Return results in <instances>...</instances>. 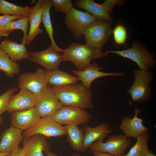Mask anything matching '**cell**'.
<instances>
[{"label": "cell", "instance_id": "f546056e", "mask_svg": "<svg viewBox=\"0 0 156 156\" xmlns=\"http://www.w3.org/2000/svg\"><path fill=\"white\" fill-rule=\"evenodd\" d=\"M113 32L115 42L118 45L125 44L127 38L125 27L121 24H118L114 28Z\"/></svg>", "mask_w": 156, "mask_h": 156}, {"label": "cell", "instance_id": "277c9868", "mask_svg": "<svg viewBox=\"0 0 156 156\" xmlns=\"http://www.w3.org/2000/svg\"><path fill=\"white\" fill-rule=\"evenodd\" d=\"M105 53L107 55L112 53L131 59L137 64L140 70H150L156 64L153 55L143 45L136 42L129 48L120 51L109 50Z\"/></svg>", "mask_w": 156, "mask_h": 156}, {"label": "cell", "instance_id": "9c48e42d", "mask_svg": "<svg viewBox=\"0 0 156 156\" xmlns=\"http://www.w3.org/2000/svg\"><path fill=\"white\" fill-rule=\"evenodd\" d=\"M124 1L107 0L101 4L97 3L92 0H77L76 6L84 9L94 16L98 20L111 22L112 19L110 14L115 6L122 4Z\"/></svg>", "mask_w": 156, "mask_h": 156}, {"label": "cell", "instance_id": "60d3db41", "mask_svg": "<svg viewBox=\"0 0 156 156\" xmlns=\"http://www.w3.org/2000/svg\"><path fill=\"white\" fill-rule=\"evenodd\" d=\"M3 122V118L1 116V115H0V126L2 124Z\"/></svg>", "mask_w": 156, "mask_h": 156}, {"label": "cell", "instance_id": "7bdbcfd3", "mask_svg": "<svg viewBox=\"0 0 156 156\" xmlns=\"http://www.w3.org/2000/svg\"><path fill=\"white\" fill-rule=\"evenodd\" d=\"M36 0H32L31 1V4H34V3H35L36 2Z\"/></svg>", "mask_w": 156, "mask_h": 156}, {"label": "cell", "instance_id": "3957f363", "mask_svg": "<svg viewBox=\"0 0 156 156\" xmlns=\"http://www.w3.org/2000/svg\"><path fill=\"white\" fill-rule=\"evenodd\" d=\"M132 74L134 77V81L126 94L130 95L133 102L146 101L152 95L150 84L153 78V72L138 69L134 70Z\"/></svg>", "mask_w": 156, "mask_h": 156}, {"label": "cell", "instance_id": "4316f807", "mask_svg": "<svg viewBox=\"0 0 156 156\" xmlns=\"http://www.w3.org/2000/svg\"><path fill=\"white\" fill-rule=\"evenodd\" d=\"M0 71L11 78L18 74L20 71L19 65L12 61L1 49H0Z\"/></svg>", "mask_w": 156, "mask_h": 156}, {"label": "cell", "instance_id": "1f68e13d", "mask_svg": "<svg viewBox=\"0 0 156 156\" xmlns=\"http://www.w3.org/2000/svg\"><path fill=\"white\" fill-rule=\"evenodd\" d=\"M18 88V87H14L10 88L0 95V115L6 111L10 98Z\"/></svg>", "mask_w": 156, "mask_h": 156}, {"label": "cell", "instance_id": "8d00e7d4", "mask_svg": "<svg viewBox=\"0 0 156 156\" xmlns=\"http://www.w3.org/2000/svg\"><path fill=\"white\" fill-rule=\"evenodd\" d=\"M10 33L0 29V37H8Z\"/></svg>", "mask_w": 156, "mask_h": 156}, {"label": "cell", "instance_id": "836d02e7", "mask_svg": "<svg viewBox=\"0 0 156 156\" xmlns=\"http://www.w3.org/2000/svg\"><path fill=\"white\" fill-rule=\"evenodd\" d=\"M90 152L93 154L94 156H114L106 153L91 151H90Z\"/></svg>", "mask_w": 156, "mask_h": 156}, {"label": "cell", "instance_id": "d6986e66", "mask_svg": "<svg viewBox=\"0 0 156 156\" xmlns=\"http://www.w3.org/2000/svg\"><path fill=\"white\" fill-rule=\"evenodd\" d=\"M23 143L25 156H44L43 152L51 149L46 137L41 135L23 138Z\"/></svg>", "mask_w": 156, "mask_h": 156}, {"label": "cell", "instance_id": "2e32d148", "mask_svg": "<svg viewBox=\"0 0 156 156\" xmlns=\"http://www.w3.org/2000/svg\"><path fill=\"white\" fill-rule=\"evenodd\" d=\"M141 111L140 109L136 108L133 118L125 116L121 120L119 129L128 138H136L148 131V129L143 124V119L138 117Z\"/></svg>", "mask_w": 156, "mask_h": 156}, {"label": "cell", "instance_id": "ffe728a7", "mask_svg": "<svg viewBox=\"0 0 156 156\" xmlns=\"http://www.w3.org/2000/svg\"><path fill=\"white\" fill-rule=\"evenodd\" d=\"M23 131L12 125L5 130L1 136L0 152L11 153L18 148L23 138Z\"/></svg>", "mask_w": 156, "mask_h": 156}, {"label": "cell", "instance_id": "7c38bea8", "mask_svg": "<svg viewBox=\"0 0 156 156\" xmlns=\"http://www.w3.org/2000/svg\"><path fill=\"white\" fill-rule=\"evenodd\" d=\"M45 71L44 69L37 68L35 72L21 74L18 78V87L26 89L38 96L48 86L45 79Z\"/></svg>", "mask_w": 156, "mask_h": 156}, {"label": "cell", "instance_id": "5b68a950", "mask_svg": "<svg viewBox=\"0 0 156 156\" xmlns=\"http://www.w3.org/2000/svg\"><path fill=\"white\" fill-rule=\"evenodd\" d=\"M112 32L110 22L97 20L89 25L84 32L86 44L101 51Z\"/></svg>", "mask_w": 156, "mask_h": 156}, {"label": "cell", "instance_id": "74e56055", "mask_svg": "<svg viewBox=\"0 0 156 156\" xmlns=\"http://www.w3.org/2000/svg\"><path fill=\"white\" fill-rule=\"evenodd\" d=\"M144 156H156L151 151L149 150H148L146 152Z\"/></svg>", "mask_w": 156, "mask_h": 156}, {"label": "cell", "instance_id": "d6a6232c", "mask_svg": "<svg viewBox=\"0 0 156 156\" xmlns=\"http://www.w3.org/2000/svg\"><path fill=\"white\" fill-rule=\"evenodd\" d=\"M24 16L20 15H0V29H2L9 23L18 20Z\"/></svg>", "mask_w": 156, "mask_h": 156}, {"label": "cell", "instance_id": "b9f144b4", "mask_svg": "<svg viewBox=\"0 0 156 156\" xmlns=\"http://www.w3.org/2000/svg\"><path fill=\"white\" fill-rule=\"evenodd\" d=\"M73 156H81L79 154L77 153H74L73 155Z\"/></svg>", "mask_w": 156, "mask_h": 156}, {"label": "cell", "instance_id": "603a6c76", "mask_svg": "<svg viewBox=\"0 0 156 156\" xmlns=\"http://www.w3.org/2000/svg\"><path fill=\"white\" fill-rule=\"evenodd\" d=\"M2 49L13 61L16 62L24 59H27L28 51L25 45L18 44L7 39H5L1 43Z\"/></svg>", "mask_w": 156, "mask_h": 156}, {"label": "cell", "instance_id": "7402d4cb", "mask_svg": "<svg viewBox=\"0 0 156 156\" xmlns=\"http://www.w3.org/2000/svg\"><path fill=\"white\" fill-rule=\"evenodd\" d=\"M45 77L47 85L52 87L65 86L77 83L79 81L77 77L59 69L52 71H46Z\"/></svg>", "mask_w": 156, "mask_h": 156}, {"label": "cell", "instance_id": "f1b7e54d", "mask_svg": "<svg viewBox=\"0 0 156 156\" xmlns=\"http://www.w3.org/2000/svg\"><path fill=\"white\" fill-rule=\"evenodd\" d=\"M28 17H23L16 21H12L5 26L2 30L10 32H12L16 29H20L23 32V35L21 43L25 45L28 35L27 31L29 28Z\"/></svg>", "mask_w": 156, "mask_h": 156}, {"label": "cell", "instance_id": "cb8c5ba5", "mask_svg": "<svg viewBox=\"0 0 156 156\" xmlns=\"http://www.w3.org/2000/svg\"><path fill=\"white\" fill-rule=\"evenodd\" d=\"M52 6L51 0H44L42 6V22L50 39L51 47L56 51L64 53V49L60 48L57 46L53 38V30L50 13V9Z\"/></svg>", "mask_w": 156, "mask_h": 156}, {"label": "cell", "instance_id": "ba28073f", "mask_svg": "<svg viewBox=\"0 0 156 156\" xmlns=\"http://www.w3.org/2000/svg\"><path fill=\"white\" fill-rule=\"evenodd\" d=\"M101 139L90 146L91 151L106 153L114 156H124L125 151L131 144V140L125 135H112L105 142Z\"/></svg>", "mask_w": 156, "mask_h": 156}, {"label": "cell", "instance_id": "6da1fadb", "mask_svg": "<svg viewBox=\"0 0 156 156\" xmlns=\"http://www.w3.org/2000/svg\"><path fill=\"white\" fill-rule=\"evenodd\" d=\"M51 88L63 106L74 107L84 109L94 107L92 92L88 90L82 83Z\"/></svg>", "mask_w": 156, "mask_h": 156}, {"label": "cell", "instance_id": "d590c367", "mask_svg": "<svg viewBox=\"0 0 156 156\" xmlns=\"http://www.w3.org/2000/svg\"><path fill=\"white\" fill-rule=\"evenodd\" d=\"M47 156H59L55 153L48 150L44 152Z\"/></svg>", "mask_w": 156, "mask_h": 156}, {"label": "cell", "instance_id": "8fae6325", "mask_svg": "<svg viewBox=\"0 0 156 156\" xmlns=\"http://www.w3.org/2000/svg\"><path fill=\"white\" fill-rule=\"evenodd\" d=\"M27 59L42 66L47 71L59 70L60 64L64 61L63 54L55 51L51 46L42 51L29 52Z\"/></svg>", "mask_w": 156, "mask_h": 156}, {"label": "cell", "instance_id": "7a4b0ae2", "mask_svg": "<svg viewBox=\"0 0 156 156\" xmlns=\"http://www.w3.org/2000/svg\"><path fill=\"white\" fill-rule=\"evenodd\" d=\"M64 61L73 63L77 70L85 69L90 64L91 61L105 57V53L88 44H81L72 42L68 47L64 49Z\"/></svg>", "mask_w": 156, "mask_h": 156}, {"label": "cell", "instance_id": "83f0119b", "mask_svg": "<svg viewBox=\"0 0 156 156\" xmlns=\"http://www.w3.org/2000/svg\"><path fill=\"white\" fill-rule=\"evenodd\" d=\"M149 138L148 131L136 137L135 144L124 156H144L148 150V143Z\"/></svg>", "mask_w": 156, "mask_h": 156}, {"label": "cell", "instance_id": "30bf717a", "mask_svg": "<svg viewBox=\"0 0 156 156\" xmlns=\"http://www.w3.org/2000/svg\"><path fill=\"white\" fill-rule=\"evenodd\" d=\"M66 133L64 126L53 120L49 116L41 118L35 125L23 132L25 138L36 134L46 137H56L66 135Z\"/></svg>", "mask_w": 156, "mask_h": 156}, {"label": "cell", "instance_id": "484cf974", "mask_svg": "<svg viewBox=\"0 0 156 156\" xmlns=\"http://www.w3.org/2000/svg\"><path fill=\"white\" fill-rule=\"evenodd\" d=\"M33 7H22L4 0H0V14L3 15H20L28 17Z\"/></svg>", "mask_w": 156, "mask_h": 156}, {"label": "cell", "instance_id": "ac0fdd59", "mask_svg": "<svg viewBox=\"0 0 156 156\" xmlns=\"http://www.w3.org/2000/svg\"><path fill=\"white\" fill-rule=\"evenodd\" d=\"M83 130L84 136L82 153L89 149L91 145L95 141L104 139L112 131L109 125L106 122H102L94 127L86 125Z\"/></svg>", "mask_w": 156, "mask_h": 156}, {"label": "cell", "instance_id": "9a60e30c", "mask_svg": "<svg viewBox=\"0 0 156 156\" xmlns=\"http://www.w3.org/2000/svg\"><path fill=\"white\" fill-rule=\"evenodd\" d=\"M38 96L23 88L20 89L16 94L13 95L9 102L6 111L9 113L25 110L35 106Z\"/></svg>", "mask_w": 156, "mask_h": 156}, {"label": "cell", "instance_id": "4dcf8cb0", "mask_svg": "<svg viewBox=\"0 0 156 156\" xmlns=\"http://www.w3.org/2000/svg\"><path fill=\"white\" fill-rule=\"evenodd\" d=\"M52 6L57 12L64 13L66 15L73 7L70 0H51Z\"/></svg>", "mask_w": 156, "mask_h": 156}, {"label": "cell", "instance_id": "ee69618b", "mask_svg": "<svg viewBox=\"0 0 156 156\" xmlns=\"http://www.w3.org/2000/svg\"><path fill=\"white\" fill-rule=\"evenodd\" d=\"M1 49V43H0V49Z\"/></svg>", "mask_w": 156, "mask_h": 156}, {"label": "cell", "instance_id": "e575fe53", "mask_svg": "<svg viewBox=\"0 0 156 156\" xmlns=\"http://www.w3.org/2000/svg\"><path fill=\"white\" fill-rule=\"evenodd\" d=\"M22 148L19 147L12 152L7 156H16L21 151Z\"/></svg>", "mask_w": 156, "mask_h": 156}, {"label": "cell", "instance_id": "8992f818", "mask_svg": "<svg viewBox=\"0 0 156 156\" xmlns=\"http://www.w3.org/2000/svg\"><path fill=\"white\" fill-rule=\"evenodd\" d=\"M49 117L62 125H86L92 117L85 109L70 106H63Z\"/></svg>", "mask_w": 156, "mask_h": 156}, {"label": "cell", "instance_id": "44dd1931", "mask_svg": "<svg viewBox=\"0 0 156 156\" xmlns=\"http://www.w3.org/2000/svg\"><path fill=\"white\" fill-rule=\"evenodd\" d=\"M44 0H38L33 7L32 11L28 17L29 29L25 45L29 44L38 35L42 33L44 30L40 26L42 21V5Z\"/></svg>", "mask_w": 156, "mask_h": 156}, {"label": "cell", "instance_id": "e0dca14e", "mask_svg": "<svg viewBox=\"0 0 156 156\" xmlns=\"http://www.w3.org/2000/svg\"><path fill=\"white\" fill-rule=\"evenodd\" d=\"M11 125L23 131L34 126L41 119L35 106L28 109L11 113Z\"/></svg>", "mask_w": 156, "mask_h": 156}, {"label": "cell", "instance_id": "f35d334b", "mask_svg": "<svg viewBox=\"0 0 156 156\" xmlns=\"http://www.w3.org/2000/svg\"><path fill=\"white\" fill-rule=\"evenodd\" d=\"M10 153L0 152V156H7Z\"/></svg>", "mask_w": 156, "mask_h": 156}, {"label": "cell", "instance_id": "5bb4252c", "mask_svg": "<svg viewBox=\"0 0 156 156\" xmlns=\"http://www.w3.org/2000/svg\"><path fill=\"white\" fill-rule=\"evenodd\" d=\"M103 68L99 66L97 63L90 64L84 69L82 70H77L73 69L72 73L76 76L79 81L88 90H90L92 83L95 79L107 76L122 77L125 75V73L115 72L106 73L100 70Z\"/></svg>", "mask_w": 156, "mask_h": 156}, {"label": "cell", "instance_id": "ab89813d", "mask_svg": "<svg viewBox=\"0 0 156 156\" xmlns=\"http://www.w3.org/2000/svg\"><path fill=\"white\" fill-rule=\"evenodd\" d=\"M16 156H25V153L22 148L20 153Z\"/></svg>", "mask_w": 156, "mask_h": 156}, {"label": "cell", "instance_id": "4fadbf2b", "mask_svg": "<svg viewBox=\"0 0 156 156\" xmlns=\"http://www.w3.org/2000/svg\"><path fill=\"white\" fill-rule=\"evenodd\" d=\"M63 106L48 86L38 96L35 106L41 118L51 116Z\"/></svg>", "mask_w": 156, "mask_h": 156}, {"label": "cell", "instance_id": "52a82bcc", "mask_svg": "<svg viewBox=\"0 0 156 156\" xmlns=\"http://www.w3.org/2000/svg\"><path fill=\"white\" fill-rule=\"evenodd\" d=\"M97 20L88 12L79 11L74 7L64 17L67 29L74 37L79 39L82 38L87 28Z\"/></svg>", "mask_w": 156, "mask_h": 156}, {"label": "cell", "instance_id": "d4e9b609", "mask_svg": "<svg viewBox=\"0 0 156 156\" xmlns=\"http://www.w3.org/2000/svg\"><path fill=\"white\" fill-rule=\"evenodd\" d=\"M68 141L70 146L75 151L81 152L83 146L84 133L76 125H65Z\"/></svg>", "mask_w": 156, "mask_h": 156}]
</instances>
